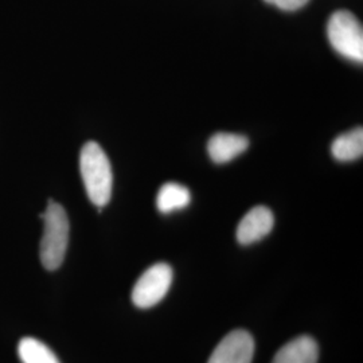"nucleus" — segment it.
<instances>
[{
    "label": "nucleus",
    "instance_id": "obj_11",
    "mask_svg": "<svg viewBox=\"0 0 363 363\" xmlns=\"http://www.w3.org/2000/svg\"><path fill=\"white\" fill-rule=\"evenodd\" d=\"M18 354L22 363H60L55 354L34 337H23L19 342Z\"/></svg>",
    "mask_w": 363,
    "mask_h": 363
},
{
    "label": "nucleus",
    "instance_id": "obj_4",
    "mask_svg": "<svg viewBox=\"0 0 363 363\" xmlns=\"http://www.w3.org/2000/svg\"><path fill=\"white\" fill-rule=\"evenodd\" d=\"M172 283V268L159 262L150 267L139 277L132 291V301L138 308L147 310L160 303L169 292Z\"/></svg>",
    "mask_w": 363,
    "mask_h": 363
},
{
    "label": "nucleus",
    "instance_id": "obj_10",
    "mask_svg": "<svg viewBox=\"0 0 363 363\" xmlns=\"http://www.w3.org/2000/svg\"><path fill=\"white\" fill-rule=\"evenodd\" d=\"M333 156L339 162H352L363 154L362 127L337 136L331 145Z\"/></svg>",
    "mask_w": 363,
    "mask_h": 363
},
{
    "label": "nucleus",
    "instance_id": "obj_8",
    "mask_svg": "<svg viewBox=\"0 0 363 363\" xmlns=\"http://www.w3.org/2000/svg\"><path fill=\"white\" fill-rule=\"evenodd\" d=\"M319 346L308 335L296 337L276 352L272 363H318Z\"/></svg>",
    "mask_w": 363,
    "mask_h": 363
},
{
    "label": "nucleus",
    "instance_id": "obj_9",
    "mask_svg": "<svg viewBox=\"0 0 363 363\" xmlns=\"http://www.w3.org/2000/svg\"><path fill=\"white\" fill-rule=\"evenodd\" d=\"M191 195L187 187L179 183L169 182L160 187L156 196L157 210L163 214H169L172 211L182 210L190 205Z\"/></svg>",
    "mask_w": 363,
    "mask_h": 363
},
{
    "label": "nucleus",
    "instance_id": "obj_5",
    "mask_svg": "<svg viewBox=\"0 0 363 363\" xmlns=\"http://www.w3.org/2000/svg\"><path fill=\"white\" fill-rule=\"evenodd\" d=\"M255 340L245 330H234L214 349L208 363H252Z\"/></svg>",
    "mask_w": 363,
    "mask_h": 363
},
{
    "label": "nucleus",
    "instance_id": "obj_2",
    "mask_svg": "<svg viewBox=\"0 0 363 363\" xmlns=\"http://www.w3.org/2000/svg\"><path fill=\"white\" fill-rule=\"evenodd\" d=\"M40 218L43 220V235L39 247L40 262L48 271H55L62 265L69 244L67 214L60 203L49 201Z\"/></svg>",
    "mask_w": 363,
    "mask_h": 363
},
{
    "label": "nucleus",
    "instance_id": "obj_6",
    "mask_svg": "<svg viewBox=\"0 0 363 363\" xmlns=\"http://www.w3.org/2000/svg\"><path fill=\"white\" fill-rule=\"evenodd\" d=\"M274 225L273 213L265 206L249 210L237 228V240L241 245H250L265 238L272 232Z\"/></svg>",
    "mask_w": 363,
    "mask_h": 363
},
{
    "label": "nucleus",
    "instance_id": "obj_3",
    "mask_svg": "<svg viewBox=\"0 0 363 363\" xmlns=\"http://www.w3.org/2000/svg\"><path fill=\"white\" fill-rule=\"evenodd\" d=\"M327 35L335 52L362 64L363 28L354 13L346 10L333 13L327 25Z\"/></svg>",
    "mask_w": 363,
    "mask_h": 363
},
{
    "label": "nucleus",
    "instance_id": "obj_12",
    "mask_svg": "<svg viewBox=\"0 0 363 363\" xmlns=\"http://www.w3.org/2000/svg\"><path fill=\"white\" fill-rule=\"evenodd\" d=\"M265 1L284 11H296L298 9L304 7L310 0H265Z\"/></svg>",
    "mask_w": 363,
    "mask_h": 363
},
{
    "label": "nucleus",
    "instance_id": "obj_1",
    "mask_svg": "<svg viewBox=\"0 0 363 363\" xmlns=\"http://www.w3.org/2000/svg\"><path fill=\"white\" fill-rule=\"evenodd\" d=\"M79 171L91 203L104 208L112 196L113 175L108 156L96 142H88L79 155Z\"/></svg>",
    "mask_w": 363,
    "mask_h": 363
},
{
    "label": "nucleus",
    "instance_id": "obj_7",
    "mask_svg": "<svg viewBox=\"0 0 363 363\" xmlns=\"http://www.w3.org/2000/svg\"><path fill=\"white\" fill-rule=\"evenodd\" d=\"M249 147L247 136L220 132L210 138L208 144V155L217 164H225L234 157L245 152Z\"/></svg>",
    "mask_w": 363,
    "mask_h": 363
}]
</instances>
